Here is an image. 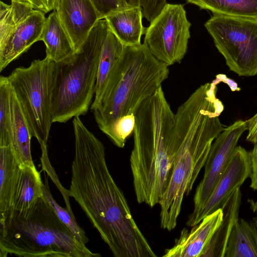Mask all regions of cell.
Listing matches in <instances>:
<instances>
[{"instance_id": "f546056e", "label": "cell", "mask_w": 257, "mask_h": 257, "mask_svg": "<svg viewBox=\"0 0 257 257\" xmlns=\"http://www.w3.org/2000/svg\"><path fill=\"white\" fill-rule=\"evenodd\" d=\"M246 121L248 131L246 140L255 144L257 142V113Z\"/></svg>"}, {"instance_id": "7a4b0ae2", "label": "cell", "mask_w": 257, "mask_h": 257, "mask_svg": "<svg viewBox=\"0 0 257 257\" xmlns=\"http://www.w3.org/2000/svg\"><path fill=\"white\" fill-rule=\"evenodd\" d=\"M216 87L207 82L196 89L175 114L173 133L179 142L169 183L159 203L160 226L174 229L184 196L191 191L211 145L224 129L219 119L224 109Z\"/></svg>"}, {"instance_id": "9c48e42d", "label": "cell", "mask_w": 257, "mask_h": 257, "mask_svg": "<svg viewBox=\"0 0 257 257\" xmlns=\"http://www.w3.org/2000/svg\"><path fill=\"white\" fill-rule=\"evenodd\" d=\"M45 14L29 4L11 0L0 3V71L40 41Z\"/></svg>"}, {"instance_id": "8992f818", "label": "cell", "mask_w": 257, "mask_h": 257, "mask_svg": "<svg viewBox=\"0 0 257 257\" xmlns=\"http://www.w3.org/2000/svg\"><path fill=\"white\" fill-rule=\"evenodd\" d=\"M109 28L102 19L70 56L55 62L52 110L53 122H66L85 115L95 95L100 54Z\"/></svg>"}, {"instance_id": "ffe728a7", "label": "cell", "mask_w": 257, "mask_h": 257, "mask_svg": "<svg viewBox=\"0 0 257 257\" xmlns=\"http://www.w3.org/2000/svg\"><path fill=\"white\" fill-rule=\"evenodd\" d=\"M225 257H257V226L253 221L239 219L228 240Z\"/></svg>"}, {"instance_id": "7402d4cb", "label": "cell", "mask_w": 257, "mask_h": 257, "mask_svg": "<svg viewBox=\"0 0 257 257\" xmlns=\"http://www.w3.org/2000/svg\"><path fill=\"white\" fill-rule=\"evenodd\" d=\"M43 184L35 166L21 165L14 202L10 210L22 211L29 208L43 196Z\"/></svg>"}, {"instance_id": "ac0fdd59", "label": "cell", "mask_w": 257, "mask_h": 257, "mask_svg": "<svg viewBox=\"0 0 257 257\" xmlns=\"http://www.w3.org/2000/svg\"><path fill=\"white\" fill-rule=\"evenodd\" d=\"M40 41L46 46V57L55 62L70 56L75 50L55 10L46 18Z\"/></svg>"}, {"instance_id": "6da1fadb", "label": "cell", "mask_w": 257, "mask_h": 257, "mask_svg": "<svg viewBox=\"0 0 257 257\" xmlns=\"http://www.w3.org/2000/svg\"><path fill=\"white\" fill-rule=\"evenodd\" d=\"M69 196L81 207L115 257H156L108 169L102 142L74 117Z\"/></svg>"}, {"instance_id": "4316f807", "label": "cell", "mask_w": 257, "mask_h": 257, "mask_svg": "<svg viewBox=\"0 0 257 257\" xmlns=\"http://www.w3.org/2000/svg\"><path fill=\"white\" fill-rule=\"evenodd\" d=\"M167 4V0H141L143 17L151 23L161 12Z\"/></svg>"}, {"instance_id": "3957f363", "label": "cell", "mask_w": 257, "mask_h": 257, "mask_svg": "<svg viewBox=\"0 0 257 257\" xmlns=\"http://www.w3.org/2000/svg\"><path fill=\"white\" fill-rule=\"evenodd\" d=\"M168 67L145 42L123 46L99 100L90 106L98 127L117 147L133 134L139 109L168 78Z\"/></svg>"}, {"instance_id": "d6986e66", "label": "cell", "mask_w": 257, "mask_h": 257, "mask_svg": "<svg viewBox=\"0 0 257 257\" xmlns=\"http://www.w3.org/2000/svg\"><path fill=\"white\" fill-rule=\"evenodd\" d=\"M11 146L21 165L35 166L31 152L32 135L13 89L11 98Z\"/></svg>"}, {"instance_id": "5bb4252c", "label": "cell", "mask_w": 257, "mask_h": 257, "mask_svg": "<svg viewBox=\"0 0 257 257\" xmlns=\"http://www.w3.org/2000/svg\"><path fill=\"white\" fill-rule=\"evenodd\" d=\"M219 208L206 216L190 231L183 228L174 245L165 251L164 257H199L222 219Z\"/></svg>"}, {"instance_id": "603a6c76", "label": "cell", "mask_w": 257, "mask_h": 257, "mask_svg": "<svg viewBox=\"0 0 257 257\" xmlns=\"http://www.w3.org/2000/svg\"><path fill=\"white\" fill-rule=\"evenodd\" d=\"M213 14L257 19V0H186Z\"/></svg>"}, {"instance_id": "5b68a950", "label": "cell", "mask_w": 257, "mask_h": 257, "mask_svg": "<svg viewBox=\"0 0 257 257\" xmlns=\"http://www.w3.org/2000/svg\"><path fill=\"white\" fill-rule=\"evenodd\" d=\"M98 257L80 242L43 196L0 214V257Z\"/></svg>"}, {"instance_id": "8fae6325", "label": "cell", "mask_w": 257, "mask_h": 257, "mask_svg": "<svg viewBox=\"0 0 257 257\" xmlns=\"http://www.w3.org/2000/svg\"><path fill=\"white\" fill-rule=\"evenodd\" d=\"M247 130L246 121L238 120L224 128L213 141L204 165L203 179L197 187L194 196L193 211L198 210L205 203L228 166L240 137Z\"/></svg>"}, {"instance_id": "e0dca14e", "label": "cell", "mask_w": 257, "mask_h": 257, "mask_svg": "<svg viewBox=\"0 0 257 257\" xmlns=\"http://www.w3.org/2000/svg\"><path fill=\"white\" fill-rule=\"evenodd\" d=\"M21 168L11 145L0 146V214L13 206Z\"/></svg>"}, {"instance_id": "52a82bcc", "label": "cell", "mask_w": 257, "mask_h": 257, "mask_svg": "<svg viewBox=\"0 0 257 257\" xmlns=\"http://www.w3.org/2000/svg\"><path fill=\"white\" fill-rule=\"evenodd\" d=\"M55 62L46 57L15 69L8 79L32 137L47 145L53 121L52 97Z\"/></svg>"}, {"instance_id": "9a60e30c", "label": "cell", "mask_w": 257, "mask_h": 257, "mask_svg": "<svg viewBox=\"0 0 257 257\" xmlns=\"http://www.w3.org/2000/svg\"><path fill=\"white\" fill-rule=\"evenodd\" d=\"M241 192L236 189L221 207L222 219L199 257H224L229 236L232 227L238 219Z\"/></svg>"}, {"instance_id": "4dcf8cb0", "label": "cell", "mask_w": 257, "mask_h": 257, "mask_svg": "<svg viewBox=\"0 0 257 257\" xmlns=\"http://www.w3.org/2000/svg\"><path fill=\"white\" fill-rule=\"evenodd\" d=\"M248 202L250 205V208L255 214V217L253 218V221L257 226V201H254L252 199H249L248 200Z\"/></svg>"}, {"instance_id": "277c9868", "label": "cell", "mask_w": 257, "mask_h": 257, "mask_svg": "<svg viewBox=\"0 0 257 257\" xmlns=\"http://www.w3.org/2000/svg\"><path fill=\"white\" fill-rule=\"evenodd\" d=\"M175 114L162 86L139 109L133 132L130 166L138 203L159 204L171 176L179 142Z\"/></svg>"}, {"instance_id": "484cf974", "label": "cell", "mask_w": 257, "mask_h": 257, "mask_svg": "<svg viewBox=\"0 0 257 257\" xmlns=\"http://www.w3.org/2000/svg\"><path fill=\"white\" fill-rule=\"evenodd\" d=\"M102 19L119 11L141 7V0H91Z\"/></svg>"}, {"instance_id": "2e32d148", "label": "cell", "mask_w": 257, "mask_h": 257, "mask_svg": "<svg viewBox=\"0 0 257 257\" xmlns=\"http://www.w3.org/2000/svg\"><path fill=\"white\" fill-rule=\"evenodd\" d=\"M141 7L115 12L106 17L109 28L123 46L141 44V39L146 29L143 27Z\"/></svg>"}, {"instance_id": "ba28073f", "label": "cell", "mask_w": 257, "mask_h": 257, "mask_svg": "<svg viewBox=\"0 0 257 257\" xmlns=\"http://www.w3.org/2000/svg\"><path fill=\"white\" fill-rule=\"evenodd\" d=\"M204 26L231 71L257 75V19L213 14Z\"/></svg>"}, {"instance_id": "f1b7e54d", "label": "cell", "mask_w": 257, "mask_h": 257, "mask_svg": "<svg viewBox=\"0 0 257 257\" xmlns=\"http://www.w3.org/2000/svg\"><path fill=\"white\" fill-rule=\"evenodd\" d=\"M251 157V173L250 187L257 191V142L254 144L252 150L250 152Z\"/></svg>"}, {"instance_id": "83f0119b", "label": "cell", "mask_w": 257, "mask_h": 257, "mask_svg": "<svg viewBox=\"0 0 257 257\" xmlns=\"http://www.w3.org/2000/svg\"><path fill=\"white\" fill-rule=\"evenodd\" d=\"M30 5L34 9L44 14L55 10L60 0H19Z\"/></svg>"}, {"instance_id": "30bf717a", "label": "cell", "mask_w": 257, "mask_h": 257, "mask_svg": "<svg viewBox=\"0 0 257 257\" xmlns=\"http://www.w3.org/2000/svg\"><path fill=\"white\" fill-rule=\"evenodd\" d=\"M191 26L182 5L167 4L146 29L144 42L159 61L179 63L187 51Z\"/></svg>"}, {"instance_id": "4fadbf2b", "label": "cell", "mask_w": 257, "mask_h": 257, "mask_svg": "<svg viewBox=\"0 0 257 257\" xmlns=\"http://www.w3.org/2000/svg\"><path fill=\"white\" fill-rule=\"evenodd\" d=\"M55 10L75 51L102 19L91 0H60Z\"/></svg>"}, {"instance_id": "7c38bea8", "label": "cell", "mask_w": 257, "mask_h": 257, "mask_svg": "<svg viewBox=\"0 0 257 257\" xmlns=\"http://www.w3.org/2000/svg\"><path fill=\"white\" fill-rule=\"evenodd\" d=\"M251 173L250 153L237 147L227 168L222 174L204 205L192 211L186 225L193 226L206 216L221 208L224 202L237 188H240Z\"/></svg>"}, {"instance_id": "cb8c5ba5", "label": "cell", "mask_w": 257, "mask_h": 257, "mask_svg": "<svg viewBox=\"0 0 257 257\" xmlns=\"http://www.w3.org/2000/svg\"><path fill=\"white\" fill-rule=\"evenodd\" d=\"M12 88L8 77H0V146L11 145V98Z\"/></svg>"}, {"instance_id": "44dd1931", "label": "cell", "mask_w": 257, "mask_h": 257, "mask_svg": "<svg viewBox=\"0 0 257 257\" xmlns=\"http://www.w3.org/2000/svg\"><path fill=\"white\" fill-rule=\"evenodd\" d=\"M123 48L122 44L109 29L100 54L94 98L91 106L94 105L99 100Z\"/></svg>"}, {"instance_id": "d4e9b609", "label": "cell", "mask_w": 257, "mask_h": 257, "mask_svg": "<svg viewBox=\"0 0 257 257\" xmlns=\"http://www.w3.org/2000/svg\"><path fill=\"white\" fill-rule=\"evenodd\" d=\"M43 195L55 211L60 220L69 228L76 238L82 244L85 245L89 241L84 230L78 225L74 215L67 208L60 206L53 197L46 177L43 184Z\"/></svg>"}]
</instances>
